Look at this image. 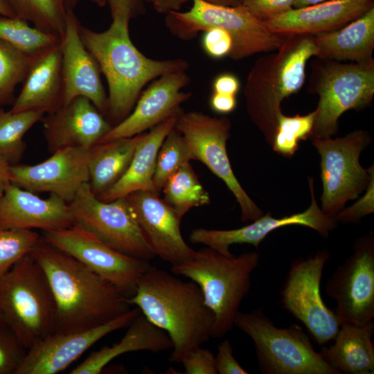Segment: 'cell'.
I'll return each instance as SVG.
<instances>
[{
  "label": "cell",
  "mask_w": 374,
  "mask_h": 374,
  "mask_svg": "<svg viewBox=\"0 0 374 374\" xmlns=\"http://www.w3.org/2000/svg\"><path fill=\"white\" fill-rule=\"evenodd\" d=\"M79 24L73 10H70L61 42L62 105L82 96L88 98L105 115L108 101L101 72L82 42Z\"/></svg>",
  "instance_id": "obj_21"
},
{
  "label": "cell",
  "mask_w": 374,
  "mask_h": 374,
  "mask_svg": "<svg viewBox=\"0 0 374 374\" xmlns=\"http://www.w3.org/2000/svg\"><path fill=\"white\" fill-rule=\"evenodd\" d=\"M327 249L292 262L280 292L284 309L302 322L318 345L334 339L340 326L335 310L324 303L320 291Z\"/></svg>",
  "instance_id": "obj_13"
},
{
  "label": "cell",
  "mask_w": 374,
  "mask_h": 374,
  "mask_svg": "<svg viewBox=\"0 0 374 374\" xmlns=\"http://www.w3.org/2000/svg\"><path fill=\"white\" fill-rule=\"evenodd\" d=\"M201 44L208 56L213 59H220L229 57L233 48V39L227 31L212 27L203 31Z\"/></svg>",
  "instance_id": "obj_40"
},
{
  "label": "cell",
  "mask_w": 374,
  "mask_h": 374,
  "mask_svg": "<svg viewBox=\"0 0 374 374\" xmlns=\"http://www.w3.org/2000/svg\"><path fill=\"white\" fill-rule=\"evenodd\" d=\"M141 312L130 309L112 321L84 331L55 332L27 350L16 374H55L65 370L108 334L127 327Z\"/></svg>",
  "instance_id": "obj_18"
},
{
  "label": "cell",
  "mask_w": 374,
  "mask_h": 374,
  "mask_svg": "<svg viewBox=\"0 0 374 374\" xmlns=\"http://www.w3.org/2000/svg\"><path fill=\"white\" fill-rule=\"evenodd\" d=\"M294 0H242V5L262 21L293 8Z\"/></svg>",
  "instance_id": "obj_43"
},
{
  "label": "cell",
  "mask_w": 374,
  "mask_h": 374,
  "mask_svg": "<svg viewBox=\"0 0 374 374\" xmlns=\"http://www.w3.org/2000/svg\"><path fill=\"white\" fill-rule=\"evenodd\" d=\"M275 51L257 60L244 87L247 113L271 145L281 103L302 87L307 62L318 53L310 35H285Z\"/></svg>",
  "instance_id": "obj_4"
},
{
  "label": "cell",
  "mask_w": 374,
  "mask_h": 374,
  "mask_svg": "<svg viewBox=\"0 0 374 374\" xmlns=\"http://www.w3.org/2000/svg\"><path fill=\"white\" fill-rule=\"evenodd\" d=\"M190 160L194 159L188 143L174 127L164 139L157 154L153 176L154 193L159 195L168 177Z\"/></svg>",
  "instance_id": "obj_35"
},
{
  "label": "cell",
  "mask_w": 374,
  "mask_h": 374,
  "mask_svg": "<svg viewBox=\"0 0 374 374\" xmlns=\"http://www.w3.org/2000/svg\"><path fill=\"white\" fill-rule=\"evenodd\" d=\"M259 261L260 254L256 251L226 257L205 247L195 251L190 259L171 265L173 274L189 278L200 288L215 317L211 337L221 338L234 326Z\"/></svg>",
  "instance_id": "obj_5"
},
{
  "label": "cell",
  "mask_w": 374,
  "mask_h": 374,
  "mask_svg": "<svg viewBox=\"0 0 374 374\" xmlns=\"http://www.w3.org/2000/svg\"><path fill=\"white\" fill-rule=\"evenodd\" d=\"M3 112V110L0 107V115Z\"/></svg>",
  "instance_id": "obj_55"
},
{
  "label": "cell",
  "mask_w": 374,
  "mask_h": 374,
  "mask_svg": "<svg viewBox=\"0 0 374 374\" xmlns=\"http://www.w3.org/2000/svg\"><path fill=\"white\" fill-rule=\"evenodd\" d=\"M43 116L33 110L3 111L0 115V154L10 164L20 159L26 148L24 136Z\"/></svg>",
  "instance_id": "obj_34"
},
{
  "label": "cell",
  "mask_w": 374,
  "mask_h": 374,
  "mask_svg": "<svg viewBox=\"0 0 374 374\" xmlns=\"http://www.w3.org/2000/svg\"><path fill=\"white\" fill-rule=\"evenodd\" d=\"M17 18L38 30L62 38L73 0H6Z\"/></svg>",
  "instance_id": "obj_31"
},
{
  "label": "cell",
  "mask_w": 374,
  "mask_h": 374,
  "mask_svg": "<svg viewBox=\"0 0 374 374\" xmlns=\"http://www.w3.org/2000/svg\"><path fill=\"white\" fill-rule=\"evenodd\" d=\"M373 7V0H328L292 8L265 22L271 31L280 35H313L338 29Z\"/></svg>",
  "instance_id": "obj_24"
},
{
  "label": "cell",
  "mask_w": 374,
  "mask_h": 374,
  "mask_svg": "<svg viewBox=\"0 0 374 374\" xmlns=\"http://www.w3.org/2000/svg\"><path fill=\"white\" fill-rule=\"evenodd\" d=\"M75 223L69 203L55 194L43 199L10 183L0 195V229L46 231Z\"/></svg>",
  "instance_id": "obj_22"
},
{
  "label": "cell",
  "mask_w": 374,
  "mask_h": 374,
  "mask_svg": "<svg viewBox=\"0 0 374 374\" xmlns=\"http://www.w3.org/2000/svg\"><path fill=\"white\" fill-rule=\"evenodd\" d=\"M127 301L168 335L172 343L170 362L181 363L187 353L211 337L214 314L192 280H183L150 265Z\"/></svg>",
  "instance_id": "obj_2"
},
{
  "label": "cell",
  "mask_w": 374,
  "mask_h": 374,
  "mask_svg": "<svg viewBox=\"0 0 374 374\" xmlns=\"http://www.w3.org/2000/svg\"><path fill=\"white\" fill-rule=\"evenodd\" d=\"M130 20L112 18L110 26L103 32L79 24L82 42L105 77L107 114L116 124L130 114L148 82L166 73L186 71L189 67L183 58L159 60L143 55L130 39Z\"/></svg>",
  "instance_id": "obj_3"
},
{
  "label": "cell",
  "mask_w": 374,
  "mask_h": 374,
  "mask_svg": "<svg viewBox=\"0 0 374 374\" xmlns=\"http://www.w3.org/2000/svg\"><path fill=\"white\" fill-rule=\"evenodd\" d=\"M26 353L11 329L0 325V374H16Z\"/></svg>",
  "instance_id": "obj_39"
},
{
  "label": "cell",
  "mask_w": 374,
  "mask_h": 374,
  "mask_svg": "<svg viewBox=\"0 0 374 374\" xmlns=\"http://www.w3.org/2000/svg\"><path fill=\"white\" fill-rule=\"evenodd\" d=\"M161 191L164 201L181 220L192 208L210 203L209 194L200 183L190 163L171 175Z\"/></svg>",
  "instance_id": "obj_32"
},
{
  "label": "cell",
  "mask_w": 374,
  "mask_h": 374,
  "mask_svg": "<svg viewBox=\"0 0 374 374\" xmlns=\"http://www.w3.org/2000/svg\"><path fill=\"white\" fill-rule=\"evenodd\" d=\"M175 128L186 140L194 160L204 163L233 193L240 205L242 222H252L263 215L240 185L231 168L226 150L231 128L228 118L213 117L197 111L182 112Z\"/></svg>",
  "instance_id": "obj_11"
},
{
  "label": "cell",
  "mask_w": 374,
  "mask_h": 374,
  "mask_svg": "<svg viewBox=\"0 0 374 374\" xmlns=\"http://www.w3.org/2000/svg\"><path fill=\"white\" fill-rule=\"evenodd\" d=\"M235 96L225 95L213 92L210 98L211 109L219 114H228L236 107Z\"/></svg>",
  "instance_id": "obj_47"
},
{
  "label": "cell",
  "mask_w": 374,
  "mask_h": 374,
  "mask_svg": "<svg viewBox=\"0 0 374 374\" xmlns=\"http://www.w3.org/2000/svg\"><path fill=\"white\" fill-rule=\"evenodd\" d=\"M314 118L315 111L293 116L280 114L271 144L273 150L286 158L292 157L299 148V143L312 137Z\"/></svg>",
  "instance_id": "obj_36"
},
{
  "label": "cell",
  "mask_w": 374,
  "mask_h": 374,
  "mask_svg": "<svg viewBox=\"0 0 374 374\" xmlns=\"http://www.w3.org/2000/svg\"><path fill=\"white\" fill-rule=\"evenodd\" d=\"M0 40L31 57H38L62 42L59 37L41 31L24 20L1 14Z\"/></svg>",
  "instance_id": "obj_33"
},
{
  "label": "cell",
  "mask_w": 374,
  "mask_h": 374,
  "mask_svg": "<svg viewBox=\"0 0 374 374\" xmlns=\"http://www.w3.org/2000/svg\"><path fill=\"white\" fill-rule=\"evenodd\" d=\"M318 57L327 61L366 62L373 59L374 7L346 25L312 35Z\"/></svg>",
  "instance_id": "obj_27"
},
{
  "label": "cell",
  "mask_w": 374,
  "mask_h": 374,
  "mask_svg": "<svg viewBox=\"0 0 374 374\" xmlns=\"http://www.w3.org/2000/svg\"><path fill=\"white\" fill-rule=\"evenodd\" d=\"M316 92L319 99L311 138H330L337 134L344 113L364 108L371 102L374 60L350 64L328 61L320 70Z\"/></svg>",
  "instance_id": "obj_10"
},
{
  "label": "cell",
  "mask_w": 374,
  "mask_h": 374,
  "mask_svg": "<svg viewBox=\"0 0 374 374\" xmlns=\"http://www.w3.org/2000/svg\"><path fill=\"white\" fill-rule=\"evenodd\" d=\"M240 87V80L236 75L230 73H221L213 82L214 93L235 96Z\"/></svg>",
  "instance_id": "obj_46"
},
{
  "label": "cell",
  "mask_w": 374,
  "mask_h": 374,
  "mask_svg": "<svg viewBox=\"0 0 374 374\" xmlns=\"http://www.w3.org/2000/svg\"><path fill=\"white\" fill-rule=\"evenodd\" d=\"M365 194L350 206L343 208L335 216L337 222L351 224L359 222L363 217L374 211V177L371 179Z\"/></svg>",
  "instance_id": "obj_41"
},
{
  "label": "cell",
  "mask_w": 374,
  "mask_h": 374,
  "mask_svg": "<svg viewBox=\"0 0 374 374\" xmlns=\"http://www.w3.org/2000/svg\"><path fill=\"white\" fill-rule=\"evenodd\" d=\"M43 269L56 306V331L87 330L130 310L115 285L78 260L40 238L30 253Z\"/></svg>",
  "instance_id": "obj_1"
},
{
  "label": "cell",
  "mask_w": 374,
  "mask_h": 374,
  "mask_svg": "<svg viewBox=\"0 0 374 374\" xmlns=\"http://www.w3.org/2000/svg\"><path fill=\"white\" fill-rule=\"evenodd\" d=\"M321 157V206L323 213L334 219L345 204L365 190L373 177V165L364 168L359 163L362 152L371 143L369 134L355 130L345 136L312 139Z\"/></svg>",
  "instance_id": "obj_9"
},
{
  "label": "cell",
  "mask_w": 374,
  "mask_h": 374,
  "mask_svg": "<svg viewBox=\"0 0 374 374\" xmlns=\"http://www.w3.org/2000/svg\"><path fill=\"white\" fill-rule=\"evenodd\" d=\"M149 3L159 13L167 15L179 11L181 7L190 0H144Z\"/></svg>",
  "instance_id": "obj_48"
},
{
  "label": "cell",
  "mask_w": 374,
  "mask_h": 374,
  "mask_svg": "<svg viewBox=\"0 0 374 374\" xmlns=\"http://www.w3.org/2000/svg\"><path fill=\"white\" fill-rule=\"evenodd\" d=\"M35 58L0 40V106L11 101L15 87L23 82Z\"/></svg>",
  "instance_id": "obj_37"
},
{
  "label": "cell",
  "mask_w": 374,
  "mask_h": 374,
  "mask_svg": "<svg viewBox=\"0 0 374 374\" xmlns=\"http://www.w3.org/2000/svg\"><path fill=\"white\" fill-rule=\"evenodd\" d=\"M3 323H4L2 314H1V313L0 312V325L3 324Z\"/></svg>",
  "instance_id": "obj_54"
},
{
  "label": "cell",
  "mask_w": 374,
  "mask_h": 374,
  "mask_svg": "<svg viewBox=\"0 0 374 374\" xmlns=\"http://www.w3.org/2000/svg\"><path fill=\"white\" fill-rule=\"evenodd\" d=\"M308 179L311 203L303 212L282 217H274L268 212L248 225L235 229L197 228L191 231L189 240L193 244H204L226 257H231L233 255L229 251L231 245L248 244L258 248L261 242L270 233L287 226H306L314 230L322 237H328L329 233L337 228V222L326 216L321 211L314 195V179L311 177Z\"/></svg>",
  "instance_id": "obj_16"
},
{
  "label": "cell",
  "mask_w": 374,
  "mask_h": 374,
  "mask_svg": "<svg viewBox=\"0 0 374 374\" xmlns=\"http://www.w3.org/2000/svg\"><path fill=\"white\" fill-rule=\"evenodd\" d=\"M353 253L326 284L341 324L363 325L374 317V234L357 238Z\"/></svg>",
  "instance_id": "obj_15"
},
{
  "label": "cell",
  "mask_w": 374,
  "mask_h": 374,
  "mask_svg": "<svg viewBox=\"0 0 374 374\" xmlns=\"http://www.w3.org/2000/svg\"><path fill=\"white\" fill-rule=\"evenodd\" d=\"M10 111L33 110L44 114L62 105L61 42L35 57Z\"/></svg>",
  "instance_id": "obj_25"
},
{
  "label": "cell",
  "mask_w": 374,
  "mask_h": 374,
  "mask_svg": "<svg viewBox=\"0 0 374 374\" xmlns=\"http://www.w3.org/2000/svg\"><path fill=\"white\" fill-rule=\"evenodd\" d=\"M190 1L193 5L188 11L166 15L167 28L181 39H193L209 28H222L232 37L233 48L229 57L233 60L274 51L285 39V35L271 31L264 21L242 5L228 6L204 0Z\"/></svg>",
  "instance_id": "obj_7"
},
{
  "label": "cell",
  "mask_w": 374,
  "mask_h": 374,
  "mask_svg": "<svg viewBox=\"0 0 374 374\" xmlns=\"http://www.w3.org/2000/svg\"><path fill=\"white\" fill-rule=\"evenodd\" d=\"M181 363L186 374H217L214 355L201 346L187 353Z\"/></svg>",
  "instance_id": "obj_42"
},
{
  "label": "cell",
  "mask_w": 374,
  "mask_h": 374,
  "mask_svg": "<svg viewBox=\"0 0 374 374\" xmlns=\"http://www.w3.org/2000/svg\"><path fill=\"white\" fill-rule=\"evenodd\" d=\"M111 10L112 18L126 17L131 19L140 10L139 0H105Z\"/></svg>",
  "instance_id": "obj_45"
},
{
  "label": "cell",
  "mask_w": 374,
  "mask_h": 374,
  "mask_svg": "<svg viewBox=\"0 0 374 374\" xmlns=\"http://www.w3.org/2000/svg\"><path fill=\"white\" fill-rule=\"evenodd\" d=\"M234 326L252 339L258 367L265 374H340L314 350L296 324L278 328L262 308L235 315Z\"/></svg>",
  "instance_id": "obj_8"
},
{
  "label": "cell",
  "mask_w": 374,
  "mask_h": 374,
  "mask_svg": "<svg viewBox=\"0 0 374 374\" xmlns=\"http://www.w3.org/2000/svg\"><path fill=\"white\" fill-rule=\"evenodd\" d=\"M0 14L8 17H17L6 0H0Z\"/></svg>",
  "instance_id": "obj_50"
},
{
  "label": "cell",
  "mask_w": 374,
  "mask_h": 374,
  "mask_svg": "<svg viewBox=\"0 0 374 374\" xmlns=\"http://www.w3.org/2000/svg\"><path fill=\"white\" fill-rule=\"evenodd\" d=\"M39 239L33 230L0 229V278L30 254Z\"/></svg>",
  "instance_id": "obj_38"
},
{
  "label": "cell",
  "mask_w": 374,
  "mask_h": 374,
  "mask_svg": "<svg viewBox=\"0 0 374 374\" xmlns=\"http://www.w3.org/2000/svg\"><path fill=\"white\" fill-rule=\"evenodd\" d=\"M215 363L217 373L219 374L249 373L234 357L232 345L227 339L222 341L217 346Z\"/></svg>",
  "instance_id": "obj_44"
},
{
  "label": "cell",
  "mask_w": 374,
  "mask_h": 374,
  "mask_svg": "<svg viewBox=\"0 0 374 374\" xmlns=\"http://www.w3.org/2000/svg\"><path fill=\"white\" fill-rule=\"evenodd\" d=\"M179 115L172 116L144 132L123 175L109 188L97 196L111 202L136 191H152L153 176L159 148L169 132L175 127Z\"/></svg>",
  "instance_id": "obj_26"
},
{
  "label": "cell",
  "mask_w": 374,
  "mask_h": 374,
  "mask_svg": "<svg viewBox=\"0 0 374 374\" xmlns=\"http://www.w3.org/2000/svg\"><path fill=\"white\" fill-rule=\"evenodd\" d=\"M34 165H11V183L32 192H48L70 203L89 181V150L69 147L57 150Z\"/></svg>",
  "instance_id": "obj_17"
},
{
  "label": "cell",
  "mask_w": 374,
  "mask_h": 374,
  "mask_svg": "<svg viewBox=\"0 0 374 374\" xmlns=\"http://www.w3.org/2000/svg\"><path fill=\"white\" fill-rule=\"evenodd\" d=\"M43 123L51 152L69 147L89 150L112 127L94 105L82 96L48 114Z\"/></svg>",
  "instance_id": "obj_23"
},
{
  "label": "cell",
  "mask_w": 374,
  "mask_h": 374,
  "mask_svg": "<svg viewBox=\"0 0 374 374\" xmlns=\"http://www.w3.org/2000/svg\"><path fill=\"white\" fill-rule=\"evenodd\" d=\"M190 81L186 71L172 72L155 79L141 93L130 114L112 126L98 143L140 134L180 114L183 112L181 105L192 96L183 91Z\"/></svg>",
  "instance_id": "obj_19"
},
{
  "label": "cell",
  "mask_w": 374,
  "mask_h": 374,
  "mask_svg": "<svg viewBox=\"0 0 374 374\" xmlns=\"http://www.w3.org/2000/svg\"><path fill=\"white\" fill-rule=\"evenodd\" d=\"M4 323L28 350L56 331V306L47 277L31 254L0 278Z\"/></svg>",
  "instance_id": "obj_6"
},
{
  "label": "cell",
  "mask_w": 374,
  "mask_h": 374,
  "mask_svg": "<svg viewBox=\"0 0 374 374\" xmlns=\"http://www.w3.org/2000/svg\"><path fill=\"white\" fill-rule=\"evenodd\" d=\"M135 219L150 249L163 261L175 265L195 253L180 230L181 219L159 195L136 191L126 196Z\"/></svg>",
  "instance_id": "obj_20"
},
{
  "label": "cell",
  "mask_w": 374,
  "mask_h": 374,
  "mask_svg": "<svg viewBox=\"0 0 374 374\" xmlns=\"http://www.w3.org/2000/svg\"><path fill=\"white\" fill-rule=\"evenodd\" d=\"M45 241L69 254L115 285L125 296L135 292L149 261L124 254L79 224L44 231Z\"/></svg>",
  "instance_id": "obj_14"
},
{
  "label": "cell",
  "mask_w": 374,
  "mask_h": 374,
  "mask_svg": "<svg viewBox=\"0 0 374 374\" xmlns=\"http://www.w3.org/2000/svg\"><path fill=\"white\" fill-rule=\"evenodd\" d=\"M207 2L228 6H238L242 5V0H204Z\"/></svg>",
  "instance_id": "obj_52"
},
{
  "label": "cell",
  "mask_w": 374,
  "mask_h": 374,
  "mask_svg": "<svg viewBox=\"0 0 374 374\" xmlns=\"http://www.w3.org/2000/svg\"><path fill=\"white\" fill-rule=\"evenodd\" d=\"M73 2L76 4V3L80 0H73ZM89 1L96 5L98 6L99 7H103L106 5V2L105 0H87Z\"/></svg>",
  "instance_id": "obj_53"
},
{
  "label": "cell",
  "mask_w": 374,
  "mask_h": 374,
  "mask_svg": "<svg viewBox=\"0 0 374 374\" xmlns=\"http://www.w3.org/2000/svg\"><path fill=\"white\" fill-rule=\"evenodd\" d=\"M11 164L0 154V195L11 183Z\"/></svg>",
  "instance_id": "obj_49"
},
{
  "label": "cell",
  "mask_w": 374,
  "mask_h": 374,
  "mask_svg": "<svg viewBox=\"0 0 374 374\" xmlns=\"http://www.w3.org/2000/svg\"><path fill=\"white\" fill-rule=\"evenodd\" d=\"M75 222L116 250L149 261L156 257L126 197L103 202L84 184L69 203Z\"/></svg>",
  "instance_id": "obj_12"
},
{
  "label": "cell",
  "mask_w": 374,
  "mask_h": 374,
  "mask_svg": "<svg viewBox=\"0 0 374 374\" xmlns=\"http://www.w3.org/2000/svg\"><path fill=\"white\" fill-rule=\"evenodd\" d=\"M123 338L111 346L92 352L71 374H98L112 360L130 352L146 350L159 353L172 348L168 335L140 312L127 326Z\"/></svg>",
  "instance_id": "obj_28"
},
{
  "label": "cell",
  "mask_w": 374,
  "mask_h": 374,
  "mask_svg": "<svg viewBox=\"0 0 374 374\" xmlns=\"http://www.w3.org/2000/svg\"><path fill=\"white\" fill-rule=\"evenodd\" d=\"M328 0H294L292 8H300L313 6Z\"/></svg>",
  "instance_id": "obj_51"
},
{
  "label": "cell",
  "mask_w": 374,
  "mask_h": 374,
  "mask_svg": "<svg viewBox=\"0 0 374 374\" xmlns=\"http://www.w3.org/2000/svg\"><path fill=\"white\" fill-rule=\"evenodd\" d=\"M143 133L98 143L89 150V184L93 194L100 195L123 175Z\"/></svg>",
  "instance_id": "obj_30"
},
{
  "label": "cell",
  "mask_w": 374,
  "mask_h": 374,
  "mask_svg": "<svg viewBox=\"0 0 374 374\" xmlns=\"http://www.w3.org/2000/svg\"><path fill=\"white\" fill-rule=\"evenodd\" d=\"M374 325L341 324L334 344L323 348L320 354L340 374H373L374 346L371 341Z\"/></svg>",
  "instance_id": "obj_29"
}]
</instances>
